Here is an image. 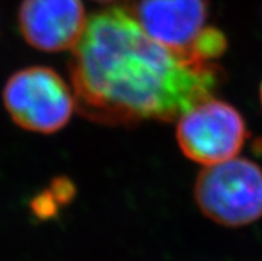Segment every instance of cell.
<instances>
[{
    "label": "cell",
    "instance_id": "obj_1",
    "mask_svg": "<svg viewBox=\"0 0 262 261\" xmlns=\"http://www.w3.org/2000/svg\"><path fill=\"white\" fill-rule=\"evenodd\" d=\"M76 109L112 127L173 122L213 97L223 70L148 36L129 0L95 12L68 63Z\"/></svg>",
    "mask_w": 262,
    "mask_h": 261
},
{
    "label": "cell",
    "instance_id": "obj_2",
    "mask_svg": "<svg viewBox=\"0 0 262 261\" xmlns=\"http://www.w3.org/2000/svg\"><path fill=\"white\" fill-rule=\"evenodd\" d=\"M193 195L203 215L216 224L245 227L262 217V169L238 157L205 167Z\"/></svg>",
    "mask_w": 262,
    "mask_h": 261
},
{
    "label": "cell",
    "instance_id": "obj_3",
    "mask_svg": "<svg viewBox=\"0 0 262 261\" xmlns=\"http://www.w3.org/2000/svg\"><path fill=\"white\" fill-rule=\"evenodd\" d=\"M3 104L12 122L31 132L51 135L70 123L76 111L73 91L50 67H26L3 88Z\"/></svg>",
    "mask_w": 262,
    "mask_h": 261
},
{
    "label": "cell",
    "instance_id": "obj_4",
    "mask_svg": "<svg viewBox=\"0 0 262 261\" xmlns=\"http://www.w3.org/2000/svg\"><path fill=\"white\" fill-rule=\"evenodd\" d=\"M249 131L232 104L209 97L177 119L176 140L189 160L205 167L234 159Z\"/></svg>",
    "mask_w": 262,
    "mask_h": 261
},
{
    "label": "cell",
    "instance_id": "obj_5",
    "mask_svg": "<svg viewBox=\"0 0 262 261\" xmlns=\"http://www.w3.org/2000/svg\"><path fill=\"white\" fill-rule=\"evenodd\" d=\"M81 0H23L17 26L31 47L44 52L73 50L86 26Z\"/></svg>",
    "mask_w": 262,
    "mask_h": 261
},
{
    "label": "cell",
    "instance_id": "obj_6",
    "mask_svg": "<svg viewBox=\"0 0 262 261\" xmlns=\"http://www.w3.org/2000/svg\"><path fill=\"white\" fill-rule=\"evenodd\" d=\"M132 8L148 36L186 56L209 13L208 0H137Z\"/></svg>",
    "mask_w": 262,
    "mask_h": 261
},
{
    "label": "cell",
    "instance_id": "obj_7",
    "mask_svg": "<svg viewBox=\"0 0 262 261\" xmlns=\"http://www.w3.org/2000/svg\"><path fill=\"white\" fill-rule=\"evenodd\" d=\"M226 48L228 40L225 33L214 27H205L190 47L189 56L197 62L212 63L213 60L223 56Z\"/></svg>",
    "mask_w": 262,
    "mask_h": 261
},
{
    "label": "cell",
    "instance_id": "obj_8",
    "mask_svg": "<svg viewBox=\"0 0 262 261\" xmlns=\"http://www.w3.org/2000/svg\"><path fill=\"white\" fill-rule=\"evenodd\" d=\"M93 2H97V3L113 4V3H117V2H121V0H93Z\"/></svg>",
    "mask_w": 262,
    "mask_h": 261
},
{
    "label": "cell",
    "instance_id": "obj_9",
    "mask_svg": "<svg viewBox=\"0 0 262 261\" xmlns=\"http://www.w3.org/2000/svg\"><path fill=\"white\" fill-rule=\"evenodd\" d=\"M259 97H261V103H262V84H261V88H259Z\"/></svg>",
    "mask_w": 262,
    "mask_h": 261
}]
</instances>
